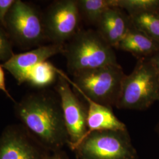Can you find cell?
I'll use <instances>...</instances> for the list:
<instances>
[{
	"label": "cell",
	"mask_w": 159,
	"mask_h": 159,
	"mask_svg": "<svg viewBox=\"0 0 159 159\" xmlns=\"http://www.w3.org/2000/svg\"><path fill=\"white\" fill-rule=\"evenodd\" d=\"M14 110L21 124L50 152L68 146V133L57 93L46 90L30 93L14 102Z\"/></svg>",
	"instance_id": "6da1fadb"
},
{
	"label": "cell",
	"mask_w": 159,
	"mask_h": 159,
	"mask_svg": "<svg viewBox=\"0 0 159 159\" xmlns=\"http://www.w3.org/2000/svg\"><path fill=\"white\" fill-rule=\"evenodd\" d=\"M114 48L97 30H79L65 44L67 67L71 75L117 64Z\"/></svg>",
	"instance_id": "7a4b0ae2"
},
{
	"label": "cell",
	"mask_w": 159,
	"mask_h": 159,
	"mask_svg": "<svg viewBox=\"0 0 159 159\" xmlns=\"http://www.w3.org/2000/svg\"><path fill=\"white\" fill-rule=\"evenodd\" d=\"M159 102V73L149 58H139L133 71L126 75L118 109L144 110Z\"/></svg>",
	"instance_id": "3957f363"
},
{
	"label": "cell",
	"mask_w": 159,
	"mask_h": 159,
	"mask_svg": "<svg viewBox=\"0 0 159 159\" xmlns=\"http://www.w3.org/2000/svg\"><path fill=\"white\" fill-rule=\"evenodd\" d=\"M119 64L109 65L73 77L66 75L69 83L79 94H83L92 100L110 108L116 106L125 79Z\"/></svg>",
	"instance_id": "277c9868"
},
{
	"label": "cell",
	"mask_w": 159,
	"mask_h": 159,
	"mask_svg": "<svg viewBox=\"0 0 159 159\" xmlns=\"http://www.w3.org/2000/svg\"><path fill=\"white\" fill-rule=\"evenodd\" d=\"M73 152L77 159H138L127 129L90 133Z\"/></svg>",
	"instance_id": "5b68a950"
},
{
	"label": "cell",
	"mask_w": 159,
	"mask_h": 159,
	"mask_svg": "<svg viewBox=\"0 0 159 159\" xmlns=\"http://www.w3.org/2000/svg\"><path fill=\"white\" fill-rule=\"evenodd\" d=\"M4 29L12 43L31 48L47 40L43 14L37 8L21 0H16L5 20Z\"/></svg>",
	"instance_id": "8992f818"
},
{
	"label": "cell",
	"mask_w": 159,
	"mask_h": 159,
	"mask_svg": "<svg viewBox=\"0 0 159 159\" xmlns=\"http://www.w3.org/2000/svg\"><path fill=\"white\" fill-rule=\"evenodd\" d=\"M58 79L55 87L60 98L66 129L68 136V146L72 150L79 145L87 131V107L72 90L66 74L57 69Z\"/></svg>",
	"instance_id": "52a82bcc"
},
{
	"label": "cell",
	"mask_w": 159,
	"mask_h": 159,
	"mask_svg": "<svg viewBox=\"0 0 159 159\" xmlns=\"http://www.w3.org/2000/svg\"><path fill=\"white\" fill-rule=\"evenodd\" d=\"M80 17L77 0L54 1L43 14L47 40L65 45L79 31Z\"/></svg>",
	"instance_id": "ba28073f"
},
{
	"label": "cell",
	"mask_w": 159,
	"mask_h": 159,
	"mask_svg": "<svg viewBox=\"0 0 159 159\" xmlns=\"http://www.w3.org/2000/svg\"><path fill=\"white\" fill-rule=\"evenodd\" d=\"M51 153L21 124L8 125L0 134V159H47Z\"/></svg>",
	"instance_id": "9c48e42d"
},
{
	"label": "cell",
	"mask_w": 159,
	"mask_h": 159,
	"mask_svg": "<svg viewBox=\"0 0 159 159\" xmlns=\"http://www.w3.org/2000/svg\"><path fill=\"white\" fill-rule=\"evenodd\" d=\"M65 45L53 44L41 46L34 50L14 54L2 64L17 80L19 85L25 83L29 72L39 64L57 54H63Z\"/></svg>",
	"instance_id": "30bf717a"
},
{
	"label": "cell",
	"mask_w": 159,
	"mask_h": 159,
	"mask_svg": "<svg viewBox=\"0 0 159 159\" xmlns=\"http://www.w3.org/2000/svg\"><path fill=\"white\" fill-rule=\"evenodd\" d=\"M97 31L108 44L117 48L133 24L130 17L118 7L105 12L96 25Z\"/></svg>",
	"instance_id": "8fae6325"
},
{
	"label": "cell",
	"mask_w": 159,
	"mask_h": 159,
	"mask_svg": "<svg viewBox=\"0 0 159 159\" xmlns=\"http://www.w3.org/2000/svg\"><path fill=\"white\" fill-rule=\"evenodd\" d=\"M79 94L87 102V131L85 136L97 131L127 129L125 124L116 116L112 108L92 100L83 94Z\"/></svg>",
	"instance_id": "7c38bea8"
},
{
	"label": "cell",
	"mask_w": 159,
	"mask_h": 159,
	"mask_svg": "<svg viewBox=\"0 0 159 159\" xmlns=\"http://www.w3.org/2000/svg\"><path fill=\"white\" fill-rule=\"evenodd\" d=\"M116 49L130 52L139 59L153 56L159 51V44L133 25Z\"/></svg>",
	"instance_id": "4fadbf2b"
},
{
	"label": "cell",
	"mask_w": 159,
	"mask_h": 159,
	"mask_svg": "<svg viewBox=\"0 0 159 159\" xmlns=\"http://www.w3.org/2000/svg\"><path fill=\"white\" fill-rule=\"evenodd\" d=\"M57 69L48 61L40 63L29 72L25 83L40 89H44L57 81Z\"/></svg>",
	"instance_id": "5bb4252c"
},
{
	"label": "cell",
	"mask_w": 159,
	"mask_h": 159,
	"mask_svg": "<svg viewBox=\"0 0 159 159\" xmlns=\"http://www.w3.org/2000/svg\"><path fill=\"white\" fill-rule=\"evenodd\" d=\"M133 26L159 44V10L130 16Z\"/></svg>",
	"instance_id": "9a60e30c"
},
{
	"label": "cell",
	"mask_w": 159,
	"mask_h": 159,
	"mask_svg": "<svg viewBox=\"0 0 159 159\" xmlns=\"http://www.w3.org/2000/svg\"><path fill=\"white\" fill-rule=\"evenodd\" d=\"M81 16L93 24L97 25L103 14L116 7L115 0H77Z\"/></svg>",
	"instance_id": "2e32d148"
},
{
	"label": "cell",
	"mask_w": 159,
	"mask_h": 159,
	"mask_svg": "<svg viewBox=\"0 0 159 159\" xmlns=\"http://www.w3.org/2000/svg\"><path fill=\"white\" fill-rule=\"evenodd\" d=\"M116 7L125 10L129 16L159 10V0H115Z\"/></svg>",
	"instance_id": "e0dca14e"
},
{
	"label": "cell",
	"mask_w": 159,
	"mask_h": 159,
	"mask_svg": "<svg viewBox=\"0 0 159 159\" xmlns=\"http://www.w3.org/2000/svg\"><path fill=\"white\" fill-rule=\"evenodd\" d=\"M14 54L11 40L5 29L0 24V61L4 63Z\"/></svg>",
	"instance_id": "ac0fdd59"
},
{
	"label": "cell",
	"mask_w": 159,
	"mask_h": 159,
	"mask_svg": "<svg viewBox=\"0 0 159 159\" xmlns=\"http://www.w3.org/2000/svg\"><path fill=\"white\" fill-rule=\"evenodd\" d=\"M16 0H0V24L4 28L6 17Z\"/></svg>",
	"instance_id": "d6986e66"
},
{
	"label": "cell",
	"mask_w": 159,
	"mask_h": 159,
	"mask_svg": "<svg viewBox=\"0 0 159 159\" xmlns=\"http://www.w3.org/2000/svg\"><path fill=\"white\" fill-rule=\"evenodd\" d=\"M0 90L5 93L7 97H8L10 100L14 102H16L15 100L12 98L10 92L7 89L6 84V77H5V73L4 71V68L2 64H0Z\"/></svg>",
	"instance_id": "ffe728a7"
},
{
	"label": "cell",
	"mask_w": 159,
	"mask_h": 159,
	"mask_svg": "<svg viewBox=\"0 0 159 159\" xmlns=\"http://www.w3.org/2000/svg\"><path fill=\"white\" fill-rule=\"evenodd\" d=\"M47 159H70L68 154L63 149L52 152Z\"/></svg>",
	"instance_id": "44dd1931"
},
{
	"label": "cell",
	"mask_w": 159,
	"mask_h": 159,
	"mask_svg": "<svg viewBox=\"0 0 159 159\" xmlns=\"http://www.w3.org/2000/svg\"><path fill=\"white\" fill-rule=\"evenodd\" d=\"M148 58L152 63L153 64L154 66L156 67V68H157L159 73V51L154 54L153 56Z\"/></svg>",
	"instance_id": "7402d4cb"
},
{
	"label": "cell",
	"mask_w": 159,
	"mask_h": 159,
	"mask_svg": "<svg viewBox=\"0 0 159 159\" xmlns=\"http://www.w3.org/2000/svg\"><path fill=\"white\" fill-rule=\"evenodd\" d=\"M156 133H157V135H158V136L159 137V121H158V123H157V124L156 125Z\"/></svg>",
	"instance_id": "603a6c76"
}]
</instances>
